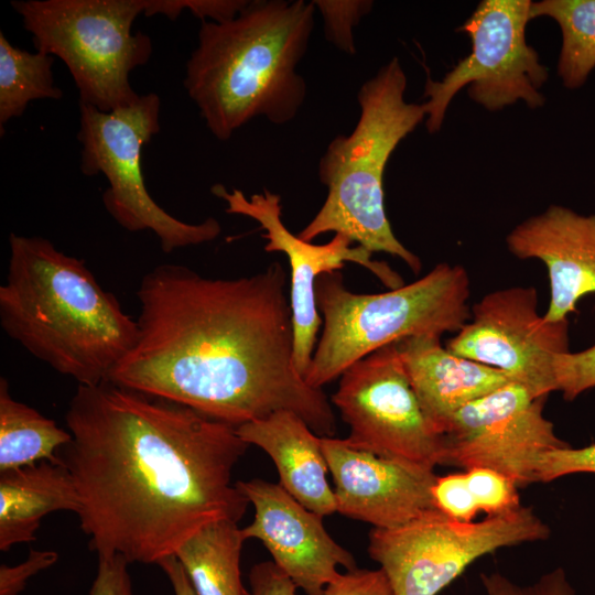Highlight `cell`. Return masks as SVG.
<instances>
[{"mask_svg": "<svg viewBox=\"0 0 595 595\" xmlns=\"http://www.w3.org/2000/svg\"><path fill=\"white\" fill-rule=\"evenodd\" d=\"M65 422L58 459L98 556L159 565L204 527L246 513L231 474L249 444L235 426L110 381L78 385Z\"/></svg>", "mask_w": 595, "mask_h": 595, "instance_id": "6da1fadb", "label": "cell"}, {"mask_svg": "<svg viewBox=\"0 0 595 595\" xmlns=\"http://www.w3.org/2000/svg\"><path fill=\"white\" fill-rule=\"evenodd\" d=\"M137 296L136 343L108 381L235 428L286 410L316 434H335L324 391L295 367L281 263L231 279L160 264L142 278Z\"/></svg>", "mask_w": 595, "mask_h": 595, "instance_id": "7a4b0ae2", "label": "cell"}, {"mask_svg": "<svg viewBox=\"0 0 595 595\" xmlns=\"http://www.w3.org/2000/svg\"><path fill=\"white\" fill-rule=\"evenodd\" d=\"M0 325L26 351L82 386L109 380L138 325L86 262L37 236H9Z\"/></svg>", "mask_w": 595, "mask_h": 595, "instance_id": "3957f363", "label": "cell"}, {"mask_svg": "<svg viewBox=\"0 0 595 595\" xmlns=\"http://www.w3.org/2000/svg\"><path fill=\"white\" fill-rule=\"evenodd\" d=\"M304 0H252L232 19L202 21L184 86L207 129L226 141L257 117L292 121L307 87L296 67L315 25Z\"/></svg>", "mask_w": 595, "mask_h": 595, "instance_id": "277c9868", "label": "cell"}, {"mask_svg": "<svg viewBox=\"0 0 595 595\" xmlns=\"http://www.w3.org/2000/svg\"><path fill=\"white\" fill-rule=\"evenodd\" d=\"M407 76L397 57L357 91L359 118L353 131L336 136L318 162L327 187L320 210L298 234L312 241L342 234L369 252L400 258L415 274L421 260L394 236L385 208L383 175L398 144L426 118L424 104L407 102Z\"/></svg>", "mask_w": 595, "mask_h": 595, "instance_id": "5b68a950", "label": "cell"}, {"mask_svg": "<svg viewBox=\"0 0 595 595\" xmlns=\"http://www.w3.org/2000/svg\"><path fill=\"white\" fill-rule=\"evenodd\" d=\"M467 270L446 262L421 279L377 294L349 291L339 271L316 280L323 332L306 383L322 389L353 364L408 337L457 333L469 320Z\"/></svg>", "mask_w": 595, "mask_h": 595, "instance_id": "8992f818", "label": "cell"}, {"mask_svg": "<svg viewBox=\"0 0 595 595\" xmlns=\"http://www.w3.org/2000/svg\"><path fill=\"white\" fill-rule=\"evenodd\" d=\"M12 8L39 52L60 57L79 101L104 112L139 98L129 75L151 57V39L131 32L148 0H20Z\"/></svg>", "mask_w": 595, "mask_h": 595, "instance_id": "52a82bcc", "label": "cell"}, {"mask_svg": "<svg viewBox=\"0 0 595 595\" xmlns=\"http://www.w3.org/2000/svg\"><path fill=\"white\" fill-rule=\"evenodd\" d=\"M161 101L156 94L140 95L132 105L110 112L79 101L80 170L104 174L108 187L102 203L110 216L129 231H153L165 253L216 239L219 221L184 223L165 212L149 194L141 169V152L160 130Z\"/></svg>", "mask_w": 595, "mask_h": 595, "instance_id": "ba28073f", "label": "cell"}, {"mask_svg": "<svg viewBox=\"0 0 595 595\" xmlns=\"http://www.w3.org/2000/svg\"><path fill=\"white\" fill-rule=\"evenodd\" d=\"M549 536V526L526 506L470 522L433 508L396 528H372L368 553L393 595H437L477 559Z\"/></svg>", "mask_w": 595, "mask_h": 595, "instance_id": "9c48e42d", "label": "cell"}, {"mask_svg": "<svg viewBox=\"0 0 595 595\" xmlns=\"http://www.w3.org/2000/svg\"><path fill=\"white\" fill-rule=\"evenodd\" d=\"M530 0H483L459 31L469 35L470 54L436 82L428 77L423 97L430 133L437 132L453 97L465 86L469 98L489 111L519 100L531 108L545 102L540 93L549 71L527 43Z\"/></svg>", "mask_w": 595, "mask_h": 595, "instance_id": "30bf717a", "label": "cell"}, {"mask_svg": "<svg viewBox=\"0 0 595 595\" xmlns=\"http://www.w3.org/2000/svg\"><path fill=\"white\" fill-rule=\"evenodd\" d=\"M332 402L349 426V445L432 468L441 465L442 436L423 413L396 343L346 369Z\"/></svg>", "mask_w": 595, "mask_h": 595, "instance_id": "8fae6325", "label": "cell"}, {"mask_svg": "<svg viewBox=\"0 0 595 595\" xmlns=\"http://www.w3.org/2000/svg\"><path fill=\"white\" fill-rule=\"evenodd\" d=\"M545 398L511 381L465 404L442 433L441 465L490 468L519 488L537 483L540 456L569 446L543 415Z\"/></svg>", "mask_w": 595, "mask_h": 595, "instance_id": "7c38bea8", "label": "cell"}, {"mask_svg": "<svg viewBox=\"0 0 595 595\" xmlns=\"http://www.w3.org/2000/svg\"><path fill=\"white\" fill-rule=\"evenodd\" d=\"M446 348L493 367L524 386L534 397L554 391L552 364L569 351V322H547L533 286H510L484 295Z\"/></svg>", "mask_w": 595, "mask_h": 595, "instance_id": "4fadbf2b", "label": "cell"}, {"mask_svg": "<svg viewBox=\"0 0 595 595\" xmlns=\"http://www.w3.org/2000/svg\"><path fill=\"white\" fill-rule=\"evenodd\" d=\"M210 192L226 203V212L255 219L266 231L267 252H282L291 267L290 304L294 334V363L304 378L310 368L317 333L323 320L316 303V280L325 273L342 270L346 262L363 266L390 290L404 285L401 275L388 263L375 261L371 252L342 234H335L325 245H314L292 234L282 221L280 195L263 190L247 197L242 191H227L215 184Z\"/></svg>", "mask_w": 595, "mask_h": 595, "instance_id": "5bb4252c", "label": "cell"}, {"mask_svg": "<svg viewBox=\"0 0 595 595\" xmlns=\"http://www.w3.org/2000/svg\"><path fill=\"white\" fill-rule=\"evenodd\" d=\"M238 489L255 508L245 539L263 543L274 564L306 595H322L339 574L357 567L350 552L326 531L323 517L294 499L280 484L260 478L238 480Z\"/></svg>", "mask_w": 595, "mask_h": 595, "instance_id": "9a60e30c", "label": "cell"}, {"mask_svg": "<svg viewBox=\"0 0 595 595\" xmlns=\"http://www.w3.org/2000/svg\"><path fill=\"white\" fill-rule=\"evenodd\" d=\"M322 448L335 484L336 512L391 529L435 508L434 468L376 455L333 436H322Z\"/></svg>", "mask_w": 595, "mask_h": 595, "instance_id": "2e32d148", "label": "cell"}, {"mask_svg": "<svg viewBox=\"0 0 595 595\" xmlns=\"http://www.w3.org/2000/svg\"><path fill=\"white\" fill-rule=\"evenodd\" d=\"M506 244L515 257L544 263L550 282L547 322L567 320L581 299L595 293V214L551 205L517 225Z\"/></svg>", "mask_w": 595, "mask_h": 595, "instance_id": "e0dca14e", "label": "cell"}, {"mask_svg": "<svg viewBox=\"0 0 595 595\" xmlns=\"http://www.w3.org/2000/svg\"><path fill=\"white\" fill-rule=\"evenodd\" d=\"M396 345L423 413L441 436L457 410L513 381L501 370L451 353L441 336L408 337Z\"/></svg>", "mask_w": 595, "mask_h": 595, "instance_id": "ac0fdd59", "label": "cell"}, {"mask_svg": "<svg viewBox=\"0 0 595 595\" xmlns=\"http://www.w3.org/2000/svg\"><path fill=\"white\" fill-rule=\"evenodd\" d=\"M247 443L263 450L273 461L279 484L309 510L325 517L336 512L328 466L318 436L292 411L271 415L236 428Z\"/></svg>", "mask_w": 595, "mask_h": 595, "instance_id": "d6986e66", "label": "cell"}, {"mask_svg": "<svg viewBox=\"0 0 595 595\" xmlns=\"http://www.w3.org/2000/svg\"><path fill=\"white\" fill-rule=\"evenodd\" d=\"M79 507L74 480L60 459L0 472V550L33 541L46 515H77Z\"/></svg>", "mask_w": 595, "mask_h": 595, "instance_id": "ffe728a7", "label": "cell"}, {"mask_svg": "<svg viewBox=\"0 0 595 595\" xmlns=\"http://www.w3.org/2000/svg\"><path fill=\"white\" fill-rule=\"evenodd\" d=\"M238 522H213L176 551L196 595H248L240 576V555L245 542Z\"/></svg>", "mask_w": 595, "mask_h": 595, "instance_id": "44dd1931", "label": "cell"}, {"mask_svg": "<svg viewBox=\"0 0 595 595\" xmlns=\"http://www.w3.org/2000/svg\"><path fill=\"white\" fill-rule=\"evenodd\" d=\"M72 440L68 430L15 400L0 378V472L58 461V452Z\"/></svg>", "mask_w": 595, "mask_h": 595, "instance_id": "7402d4cb", "label": "cell"}, {"mask_svg": "<svg viewBox=\"0 0 595 595\" xmlns=\"http://www.w3.org/2000/svg\"><path fill=\"white\" fill-rule=\"evenodd\" d=\"M549 17L560 26L558 74L566 88L585 84L595 68V0H542L530 6V19Z\"/></svg>", "mask_w": 595, "mask_h": 595, "instance_id": "603a6c76", "label": "cell"}, {"mask_svg": "<svg viewBox=\"0 0 595 595\" xmlns=\"http://www.w3.org/2000/svg\"><path fill=\"white\" fill-rule=\"evenodd\" d=\"M54 56L31 53L12 45L0 32V127L20 117L36 99H61L63 91L54 83Z\"/></svg>", "mask_w": 595, "mask_h": 595, "instance_id": "cb8c5ba5", "label": "cell"}, {"mask_svg": "<svg viewBox=\"0 0 595 595\" xmlns=\"http://www.w3.org/2000/svg\"><path fill=\"white\" fill-rule=\"evenodd\" d=\"M468 489L479 512L501 515L520 508L517 484L506 475L486 467L465 469Z\"/></svg>", "mask_w": 595, "mask_h": 595, "instance_id": "d4e9b609", "label": "cell"}, {"mask_svg": "<svg viewBox=\"0 0 595 595\" xmlns=\"http://www.w3.org/2000/svg\"><path fill=\"white\" fill-rule=\"evenodd\" d=\"M315 8L324 20V33L328 42L339 51L355 54L353 29L372 8L366 0H314Z\"/></svg>", "mask_w": 595, "mask_h": 595, "instance_id": "484cf974", "label": "cell"}, {"mask_svg": "<svg viewBox=\"0 0 595 595\" xmlns=\"http://www.w3.org/2000/svg\"><path fill=\"white\" fill-rule=\"evenodd\" d=\"M554 391L573 401L588 389L595 388V345L576 353L559 354L552 364Z\"/></svg>", "mask_w": 595, "mask_h": 595, "instance_id": "4316f807", "label": "cell"}, {"mask_svg": "<svg viewBox=\"0 0 595 595\" xmlns=\"http://www.w3.org/2000/svg\"><path fill=\"white\" fill-rule=\"evenodd\" d=\"M482 595H578L563 567L543 573L530 584L520 585L500 572L480 574Z\"/></svg>", "mask_w": 595, "mask_h": 595, "instance_id": "83f0119b", "label": "cell"}, {"mask_svg": "<svg viewBox=\"0 0 595 595\" xmlns=\"http://www.w3.org/2000/svg\"><path fill=\"white\" fill-rule=\"evenodd\" d=\"M431 493L434 507L455 520L475 521L479 513L468 489L465 472L436 476Z\"/></svg>", "mask_w": 595, "mask_h": 595, "instance_id": "f1b7e54d", "label": "cell"}, {"mask_svg": "<svg viewBox=\"0 0 595 595\" xmlns=\"http://www.w3.org/2000/svg\"><path fill=\"white\" fill-rule=\"evenodd\" d=\"M595 474V443L585 447L569 446L544 452L537 464V483H550L560 477L577 474Z\"/></svg>", "mask_w": 595, "mask_h": 595, "instance_id": "f546056e", "label": "cell"}, {"mask_svg": "<svg viewBox=\"0 0 595 595\" xmlns=\"http://www.w3.org/2000/svg\"><path fill=\"white\" fill-rule=\"evenodd\" d=\"M248 3V0H150L145 15L164 14L176 19L187 9L195 17L205 21L223 22L235 18Z\"/></svg>", "mask_w": 595, "mask_h": 595, "instance_id": "4dcf8cb0", "label": "cell"}, {"mask_svg": "<svg viewBox=\"0 0 595 595\" xmlns=\"http://www.w3.org/2000/svg\"><path fill=\"white\" fill-rule=\"evenodd\" d=\"M322 595H393L382 570L356 569L339 573Z\"/></svg>", "mask_w": 595, "mask_h": 595, "instance_id": "1f68e13d", "label": "cell"}, {"mask_svg": "<svg viewBox=\"0 0 595 595\" xmlns=\"http://www.w3.org/2000/svg\"><path fill=\"white\" fill-rule=\"evenodd\" d=\"M58 559L55 551L31 549L25 561L11 566L0 565V595H18L28 581L41 571L54 565Z\"/></svg>", "mask_w": 595, "mask_h": 595, "instance_id": "d6a6232c", "label": "cell"}, {"mask_svg": "<svg viewBox=\"0 0 595 595\" xmlns=\"http://www.w3.org/2000/svg\"><path fill=\"white\" fill-rule=\"evenodd\" d=\"M128 565L119 554L99 555L89 595H133Z\"/></svg>", "mask_w": 595, "mask_h": 595, "instance_id": "836d02e7", "label": "cell"}, {"mask_svg": "<svg viewBox=\"0 0 595 595\" xmlns=\"http://www.w3.org/2000/svg\"><path fill=\"white\" fill-rule=\"evenodd\" d=\"M296 588L273 561L257 563L249 572L248 595H296Z\"/></svg>", "mask_w": 595, "mask_h": 595, "instance_id": "e575fe53", "label": "cell"}, {"mask_svg": "<svg viewBox=\"0 0 595 595\" xmlns=\"http://www.w3.org/2000/svg\"><path fill=\"white\" fill-rule=\"evenodd\" d=\"M159 566L167 576L174 595H196L183 566L175 555L161 561Z\"/></svg>", "mask_w": 595, "mask_h": 595, "instance_id": "d590c367", "label": "cell"}]
</instances>
